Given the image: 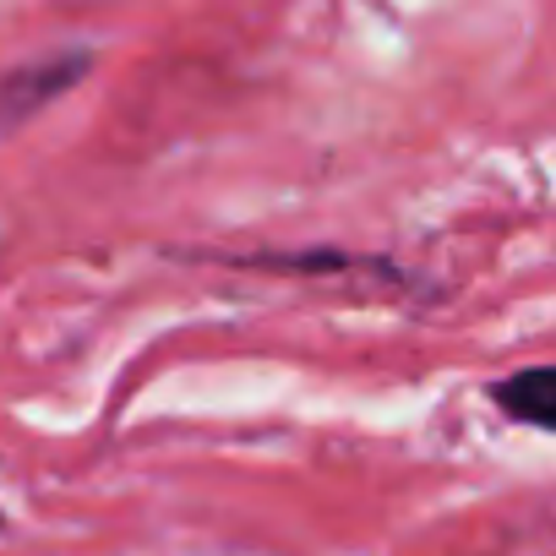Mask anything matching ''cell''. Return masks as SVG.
I'll list each match as a JSON object with an SVG mask.
<instances>
[{"label": "cell", "mask_w": 556, "mask_h": 556, "mask_svg": "<svg viewBox=\"0 0 556 556\" xmlns=\"http://www.w3.org/2000/svg\"><path fill=\"white\" fill-rule=\"evenodd\" d=\"M93 72V50H50V55H34L12 72H0V137L23 131L34 115H45L55 99H66L83 77Z\"/></svg>", "instance_id": "obj_1"}, {"label": "cell", "mask_w": 556, "mask_h": 556, "mask_svg": "<svg viewBox=\"0 0 556 556\" xmlns=\"http://www.w3.org/2000/svg\"><path fill=\"white\" fill-rule=\"evenodd\" d=\"M491 399H496L502 415H513L523 426H540V431H556V366L513 371V377L491 382Z\"/></svg>", "instance_id": "obj_2"}]
</instances>
